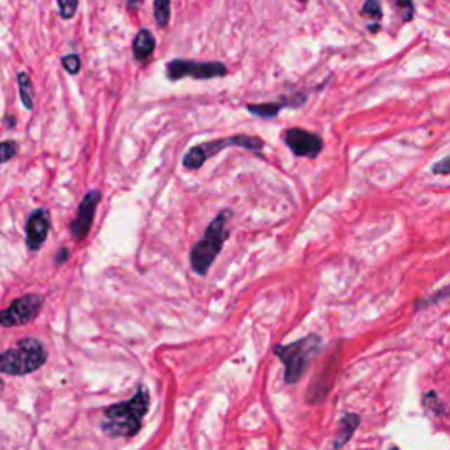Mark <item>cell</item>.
<instances>
[{
  "instance_id": "1",
  "label": "cell",
  "mask_w": 450,
  "mask_h": 450,
  "mask_svg": "<svg viewBox=\"0 0 450 450\" xmlns=\"http://www.w3.org/2000/svg\"><path fill=\"white\" fill-rule=\"evenodd\" d=\"M148 410H150V390L139 386L132 400L106 407L100 428L111 438H132L141 431Z\"/></svg>"
},
{
  "instance_id": "2",
  "label": "cell",
  "mask_w": 450,
  "mask_h": 450,
  "mask_svg": "<svg viewBox=\"0 0 450 450\" xmlns=\"http://www.w3.org/2000/svg\"><path fill=\"white\" fill-rule=\"evenodd\" d=\"M231 217H233L231 210L220 211L217 218L207 225L203 240L193 245L192 252H190V264H192L193 273L204 276L210 271L211 264H213L214 259L218 257V254L224 248L225 240L229 238Z\"/></svg>"
},
{
  "instance_id": "3",
  "label": "cell",
  "mask_w": 450,
  "mask_h": 450,
  "mask_svg": "<svg viewBox=\"0 0 450 450\" xmlns=\"http://www.w3.org/2000/svg\"><path fill=\"white\" fill-rule=\"evenodd\" d=\"M273 350L276 357L285 364L283 380L287 386H294L303 379L311 359L322 350V338L318 334H308L294 343L276 345Z\"/></svg>"
},
{
  "instance_id": "4",
  "label": "cell",
  "mask_w": 450,
  "mask_h": 450,
  "mask_svg": "<svg viewBox=\"0 0 450 450\" xmlns=\"http://www.w3.org/2000/svg\"><path fill=\"white\" fill-rule=\"evenodd\" d=\"M48 361L46 347L36 338H25L0 354V373L23 376L37 371Z\"/></svg>"
},
{
  "instance_id": "5",
  "label": "cell",
  "mask_w": 450,
  "mask_h": 450,
  "mask_svg": "<svg viewBox=\"0 0 450 450\" xmlns=\"http://www.w3.org/2000/svg\"><path fill=\"white\" fill-rule=\"evenodd\" d=\"M231 146H240L247 148V150L255 151L257 155H261L262 148H264V141L261 137L255 136H245V134H240V136H231L225 137V139H217V141H207V143L197 144V146L190 148L186 151V155L183 157V165L186 169H199L203 168L204 162L210 157L217 155L218 151L225 150V148Z\"/></svg>"
},
{
  "instance_id": "6",
  "label": "cell",
  "mask_w": 450,
  "mask_h": 450,
  "mask_svg": "<svg viewBox=\"0 0 450 450\" xmlns=\"http://www.w3.org/2000/svg\"><path fill=\"white\" fill-rule=\"evenodd\" d=\"M165 74L171 81H178L183 78L193 79H211L224 78L227 74V67L221 62H197L175 58L165 67Z\"/></svg>"
},
{
  "instance_id": "7",
  "label": "cell",
  "mask_w": 450,
  "mask_h": 450,
  "mask_svg": "<svg viewBox=\"0 0 450 450\" xmlns=\"http://www.w3.org/2000/svg\"><path fill=\"white\" fill-rule=\"evenodd\" d=\"M44 304V297L39 294H27L20 299L13 301L8 308L0 311V325L2 327H16L32 322L39 315Z\"/></svg>"
},
{
  "instance_id": "8",
  "label": "cell",
  "mask_w": 450,
  "mask_h": 450,
  "mask_svg": "<svg viewBox=\"0 0 450 450\" xmlns=\"http://www.w3.org/2000/svg\"><path fill=\"white\" fill-rule=\"evenodd\" d=\"M100 199H102V192H100V190H90V192L83 197L81 203H79L78 214H76V218L71 221V225H69V231H71L72 238H74L76 241H83L88 236L90 229H92L93 217H95L97 204L100 203Z\"/></svg>"
},
{
  "instance_id": "9",
  "label": "cell",
  "mask_w": 450,
  "mask_h": 450,
  "mask_svg": "<svg viewBox=\"0 0 450 450\" xmlns=\"http://www.w3.org/2000/svg\"><path fill=\"white\" fill-rule=\"evenodd\" d=\"M283 141H285V144L296 157L315 158L324 148V141H322L320 136L310 132V130L297 129V127L285 130Z\"/></svg>"
},
{
  "instance_id": "10",
  "label": "cell",
  "mask_w": 450,
  "mask_h": 450,
  "mask_svg": "<svg viewBox=\"0 0 450 450\" xmlns=\"http://www.w3.org/2000/svg\"><path fill=\"white\" fill-rule=\"evenodd\" d=\"M51 227V217L50 211L41 207L30 214L29 221H27V247L30 252L41 250V247L46 241L48 233Z\"/></svg>"
},
{
  "instance_id": "11",
  "label": "cell",
  "mask_w": 450,
  "mask_h": 450,
  "mask_svg": "<svg viewBox=\"0 0 450 450\" xmlns=\"http://www.w3.org/2000/svg\"><path fill=\"white\" fill-rule=\"evenodd\" d=\"M134 58L137 62H144L151 57L155 50V37L151 36L150 30H139V34L134 39Z\"/></svg>"
},
{
  "instance_id": "12",
  "label": "cell",
  "mask_w": 450,
  "mask_h": 450,
  "mask_svg": "<svg viewBox=\"0 0 450 450\" xmlns=\"http://www.w3.org/2000/svg\"><path fill=\"white\" fill-rule=\"evenodd\" d=\"M359 422H361V417L357 414H345L340 421V431H338V438L332 443V446H343L348 439L352 438V435L355 432V429L359 428Z\"/></svg>"
},
{
  "instance_id": "13",
  "label": "cell",
  "mask_w": 450,
  "mask_h": 450,
  "mask_svg": "<svg viewBox=\"0 0 450 450\" xmlns=\"http://www.w3.org/2000/svg\"><path fill=\"white\" fill-rule=\"evenodd\" d=\"M18 88H20V97H22V102L27 109H34V99H36V93H34L32 79L27 72H18Z\"/></svg>"
},
{
  "instance_id": "14",
  "label": "cell",
  "mask_w": 450,
  "mask_h": 450,
  "mask_svg": "<svg viewBox=\"0 0 450 450\" xmlns=\"http://www.w3.org/2000/svg\"><path fill=\"white\" fill-rule=\"evenodd\" d=\"M285 106L283 102H268V104H248L247 109L252 115L261 116V118H273L280 113V109Z\"/></svg>"
},
{
  "instance_id": "15",
  "label": "cell",
  "mask_w": 450,
  "mask_h": 450,
  "mask_svg": "<svg viewBox=\"0 0 450 450\" xmlns=\"http://www.w3.org/2000/svg\"><path fill=\"white\" fill-rule=\"evenodd\" d=\"M154 18L161 29L168 27L171 18V0H154Z\"/></svg>"
},
{
  "instance_id": "16",
  "label": "cell",
  "mask_w": 450,
  "mask_h": 450,
  "mask_svg": "<svg viewBox=\"0 0 450 450\" xmlns=\"http://www.w3.org/2000/svg\"><path fill=\"white\" fill-rule=\"evenodd\" d=\"M18 154V143L16 141H4L0 143V164L11 161Z\"/></svg>"
},
{
  "instance_id": "17",
  "label": "cell",
  "mask_w": 450,
  "mask_h": 450,
  "mask_svg": "<svg viewBox=\"0 0 450 450\" xmlns=\"http://www.w3.org/2000/svg\"><path fill=\"white\" fill-rule=\"evenodd\" d=\"M361 13L373 20H382V6H380L379 0H366Z\"/></svg>"
},
{
  "instance_id": "18",
  "label": "cell",
  "mask_w": 450,
  "mask_h": 450,
  "mask_svg": "<svg viewBox=\"0 0 450 450\" xmlns=\"http://www.w3.org/2000/svg\"><path fill=\"white\" fill-rule=\"evenodd\" d=\"M79 0H58V8H60V16L64 20H71L78 11Z\"/></svg>"
},
{
  "instance_id": "19",
  "label": "cell",
  "mask_w": 450,
  "mask_h": 450,
  "mask_svg": "<svg viewBox=\"0 0 450 450\" xmlns=\"http://www.w3.org/2000/svg\"><path fill=\"white\" fill-rule=\"evenodd\" d=\"M62 65H64L65 71L69 72V74H78L79 69H81V60H79L78 55H67V57L62 58Z\"/></svg>"
},
{
  "instance_id": "20",
  "label": "cell",
  "mask_w": 450,
  "mask_h": 450,
  "mask_svg": "<svg viewBox=\"0 0 450 450\" xmlns=\"http://www.w3.org/2000/svg\"><path fill=\"white\" fill-rule=\"evenodd\" d=\"M390 2L400 9L404 22H410L411 16H414V4H411V0H390Z\"/></svg>"
},
{
  "instance_id": "21",
  "label": "cell",
  "mask_w": 450,
  "mask_h": 450,
  "mask_svg": "<svg viewBox=\"0 0 450 450\" xmlns=\"http://www.w3.org/2000/svg\"><path fill=\"white\" fill-rule=\"evenodd\" d=\"M432 172H435V175H449V158L443 157L442 162H439V165H435V168H432Z\"/></svg>"
},
{
  "instance_id": "22",
  "label": "cell",
  "mask_w": 450,
  "mask_h": 450,
  "mask_svg": "<svg viewBox=\"0 0 450 450\" xmlns=\"http://www.w3.org/2000/svg\"><path fill=\"white\" fill-rule=\"evenodd\" d=\"M67 259H69V250H67V248H60V250H58L57 259H55V264H57V266L64 264V262L67 261Z\"/></svg>"
},
{
  "instance_id": "23",
  "label": "cell",
  "mask_w": 450,
  "mask_h": 450,
  "mask_svg": "<svg viewBox=\"0 0 450 450\" xmlns=\"http://www.w3.org/2000/svg\"><path fill=\"white\" fill-rule=\"evenodd\" d=\"M4 123L9 127V129H13V127L16 125V118H15V116H6Z\"/></svg>"
},
{
  "instance_id": "24",
  "label": "cell",
  "mask_w": 450,
  "mask_h": 450,
  "mask_svg": "<svg viewBox=\"0 0 450 450\" xmlns=\"http://www.w3.org/2000/svg\"><path fill=\"white\" fill-rule=\"evenodd\" d=\"M127 2V8H130V9H136L137 6L141 4V2H143V0H125Z\"/></svg>"
},
{
  "instance_id": "25",
  "label": "cell",
  "mask_w": 450,
  "mask_h": 450,
  "mask_svg": "<svg viewBox=\"0 0 450 450\" xmlns=\"http://www.w3.org/2000/svg\"><path fill=\"white\" fill-rule=\"evenodd\" d=\"M369 30H371V32H376V30H379V25H371L369 27Z\"/></svg>"
},
{
  "instance_id": "26",
  "label": "cell",
  "mask_w": 450,
  "mask_h": 450,
  "mask_svg": "<svg viewBox=\"0 0 450 450\" xmlns=\"http://www.w3.org/2000/svg\"><path fill=\"white\" fill-rule=\"evenodd\" d=\"M4 389V382H2V380H0V390Z\"/></svg>"
},
{
  "instance_id": "27",
  "label": "cell",
  "mask_w": 450,
  "mask_h": 450,
  "mask_svg": "<svg viewBox=\"0 0 450 450\" xmlns=\"http://www.w3.org/2000/svg\"><path fill=\"white\" fill-rule=\"evenodd\" d=\"M301 2H306V0H301Z\"/></svg>"
}]
</instances>
